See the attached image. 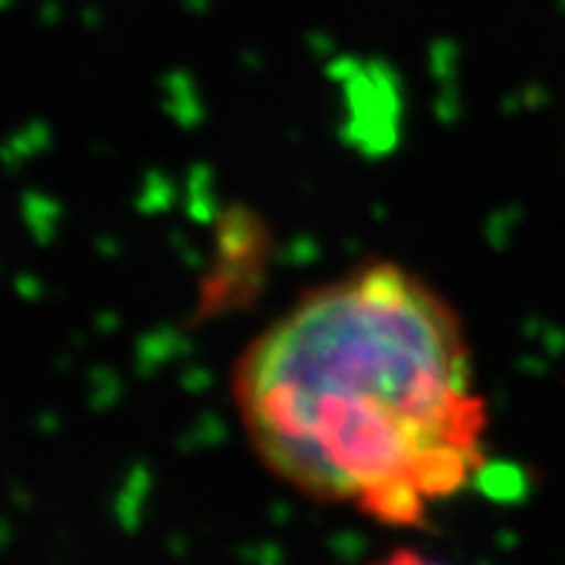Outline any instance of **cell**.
I'll return each mask as SVG.
<instances>
[{
  "label": "cell",
  "instance_id": "cell-1",
  "mask_svg": "<svg viewBox=\"0 0 565 565\" xmlns=\"http://www.w3.org/2000/svg\"><path fill=\"white\" fill-rule=\"evenodd\" d=\"M231 398L271 477L416 529L484 468L488 402L454 303L398 263L303 291L246 347Z\"/></svg>",
  "mask_w": 565,
  "mask_h": 565
}]
</instances>
